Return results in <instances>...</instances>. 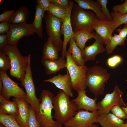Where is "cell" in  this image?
I'll use <instances>...</instances> for the list:
<instances>
[{
	"instance_id": "6da1fadb",
	"label": "cell",
	"mask_w": 127,
	"mask_h": 127,
	"mask_svg": "<svg viewBox=\"0 0 127 127\" xmlns=\"http://www.w3.org/2000/svg\"><path fill=\"white\" fill-rule=\"evenodd\" d=\"M52 103L55 112L53 118L61 125L73 117L78 111L77 106L62 90L53 97Z\"/></svg>"
},
{
	"instance_id": "7a4b0ae2",
	"label": "cell",
	"mask_w": 127,
	"mask_h": 127,
	"mask_svg": "<svg viewBox=\"0 0 127 127\" xmlns=\"http://www.w3.org/2000/svg\"><path fill=\"white\" fill-rule=\"evenodd\" d=\"M10 58L11 67L10 74L12 77L21 81L23 79L28 66L31 61V55L23 56L17 45L8 44L3 52Z\"/></svg>"
},
{
	"instance_id": "3957f363",
	"label": "cell",
	"mask_w": 127,
	"mask_h": 127,
	"mask_svg": "<svg viewBox=\"0 0 127 127\" xmlns=\"http://www.w3.org/2000/svg\"><path fill=\"white\" fill-rule=\"evenodd\" d=\"M110 74L107 69L95 65L87 67L86 80V86L95 97L104 93L105 83L109 79Z\"/></svg>"
},
{
	"instance_id": "277c9868",
	"label": "cell",
	"mask_w": 127,
	"mask_h": 127,
	"mask_svg": "<svg viewBox=\"0 0 127 127\" xmlns=\"http://www.w3.org/2000/svg\"><path fill=\"white\" fill-rule=\"evenodd\" d=\"M52 93L49 90H43L40 98L41 102L38 111L35 112L36 119L40 127H56L59 124L53 119L52 113L53 107Z\"/></svg>"
},
{
	"instance_id": "5b68a950",
	"label": "cell",
	"mask_w": 127,
	"mask_h": 127,
	"mask_svg": "<svg viewBox=\"0 0 127 127\" xmlns=\"http://www.w3.org/2000/svg\"><path fill=\"white\" fill-rule=\"evenodd\" d=\"M98 20L93 12L85 11L74 3L71 16L74 32L84 29L94 31L93 26Z\"/></svg>"
},
{
	"instance_id": "8992f818",
	"label": "cell",
	"mask_w": 127,
	"mask_h": 127,
	"mask_svg": "<svg viewBox=\"0 0 127 127\" xmlns=\"http://www.w3.org/2000/svg\"><path fill=\"white\" fill-rule=\"evenodd\" d=\"M66 68L71 79L73 89L76 91L85 89L87 71V67L85 65L79 66L73 60L70 52L67 51L66 55Z\"/></svg>"
},
{
	"instance_id": "52a82bcc",
	"label": "cell",
	"mask_w": 127,
	"mask_h": 127,
	"mask_svg": "<svg viewBox=\"0 0 127 127\" xmlns=\"http://www.w3.org/2000/svg\"><path fill=\"white\" fill-rule=\"evenodd\" d=\"M44 18L46 31L48 38L58 51H62L63 46L61 38L62 20L54 16L48 11Z\"/></svg>"
},
{
	"instance_id": "ba28073f",
	"label": "cell",
	"mask_w": 127,
	"mask_h": 127,
	"mask_svg": "<svg viewBox=\"0 0 127 127\" xmlns=\"http://www.w3.org/2000/svg\"><path fill=\"white\" fill-rule=\"evenodd\" d=\"M123 94V92L120 90L118 85H115L112 92L106 94L102 100L96 103L99 114L109 113L111 109L115 105L126 106L122 99Z\"/></svg>"
},
{
	"instance_id": "9c48e42d",
	"label": "cell",
	"mask_w": 127,
	"mask_h": 127,
	"mask_svg": "<svg viewBox=\"0 0 127 127\" xmlns=\"http://www.w3.org/2000/svg\"><path fill=\"white\" fill-rule=\"evenodd\" d=\"M99 115L98 111L90 112L79 110L64 125L65 127H92L95 123H96Z\"/></svg>"
},
{
	"instance_id": "30bf717a",
	"label": "cell",
	"mask_w": 127,
	"mask_h": 127,
	"mask_svg": "<svg viewBox=\"0 0 127 127\" xmlns=\"http://www.w3.org/2000/svg\"><path fill=\"white\" fill-rule=\"evenodd\" d=\"M0 79L3 84L2 95L4 98L9 100L11 97L26 100L27 95L26 92L19 86L18 84L9 77L6 72L0 71Z\"/></svg>"
},
{
	"instance_id": "8fae6325",
	"label": "cell",
	"mask_w": 127,
	"mask_h": 127,
	"mask_svg": "<svg viewBox=\"0 0 127 127\" xmlns=\"http://www.w3.org/2000/svg\"><path fill=\"white\" fill-rule=\"evenodd\" d=\"M30 61L28 66L24 77L21 81V84L24 88L27 95L26 100L30 104L35 112L39 107L40 101L37 97L35 85L33 81Z\"/></svg>"
},
{
	"instance_id": "7c38bea8",
	"label": "cell",
	"mask_w": 127,
	"mask_h": 127,
	"mask_svg": "<svg viewBox=\"0 0 127 127\" xmlns=\"http://www.w3.org/2000/svg\"><path fill=\"white\" fill-rule=\"evenodd\" d=\"M35 33L31 24L26 22L11 24L9 29L6 34L8 44L17 45L22 38L33 35Z\"/></svg>"
},
{
	"instance_id": "4fadbf2b",
	"label": "cell",
	"mask_w": 127,
	"mask_h": 127,
	"mask_svg": "<svg viewBox=\"0 0 127 127\" xmlns=\"http://www.w3.org/2000/svg\"><path fill=\"white\" fill-rule=\"evenodd\" d=\"M74 4V1H70V5L68 12L65 18L62 20L61 33L62 35H63L64 40L61 55V56L64 57H66L67 44L70 40L73 37L74 34L71 21V16Z\"/></svg>"
},
{
	"instance_id": "5bb4252c",
	"label": "cell",
	"mask_w": 127,
	"mask_h": 127,
	"mask_svg": "<svg viewBox=\"0 0 127 127\" xmlns=\"http://www.w3.org/2000/svg\"><path fill=\"white\" fill-rule=\"evenodd\" d=\"M95 41L91 45L85 46L81 50L82 56L84 61L94 60L98 54L104 52L105 50L103 44L104 41L96 33Z\"/></svg>"
},
{
	"instance_id": "9a60e30c",
	"label": "cell",
	"mask_w": 127,
	"mask_h": 127,
	"mask_svg": "<svg viewBox=\"0 0 127 127\" xmlns=\"http://www.w3.org/2000/svg\"><path fill=\"white\" fill-rule=\"evenodd\" d=\"M44 81L52 83L57 88L63 91L69 97H73L71 81L69 72L67 69L65 74H59L49 79L44 80Z\"/></svg>"
},
{
	"instance_id": "2e32d148",
	"label": "cell",
	"mask_w": 127,
	"mask_h": 127,
	"mask_svg": "<svg viewBox=\"0 0 127 127\" xmlns=\"http://www.w3.org/2000/svg\"><path fill=\"white\" fill-rule=\"evenodd\" d=\"M77 91V97L72 100L77 106L78 110L83 109L93 112L98 111L96 103L97 97L94 99L88 97L86 94L87 91L85 89L79 90Z\"/></svg>"
},
{
	"instance_id": "e0dca14e",
	"label": "cell",
	"mask_w": 127,
	"mask_h": 127,
	"mask_svg": "<svg viewBox=\"0 0 127 127\" xmlns=\"http://www.w3.org/2000/svg\"><path fill=\"white\" fill-rule=\"evenodd\" d=\"M93 29L106 45L110 42L112 33L115 30L114 23L112 21L98 20L93 26Z\"/></svg>"
},
{
	"instance_id": "ac0fdd59",
	"label": "cell",
	"mask_w": 127,
	"mask_h": 127,
	"mask_svg": "<svg viewBox=\"0 0 127 127\" xmlns=\"http://www.w3.org/2000/svg\"><path fill=\"white\" fill-rule=\"evenodd\" d=\"M13 99L16 101L18 108V114L14 117L15 119L22 127H29V103L24 99L15 98Z\"/></svg>"
},
{
	"instance_id": "d6986e66",
	"label": "cell",
	"mask_w": 127,
	"mask_h": 127,
	"mask_svg": "<svg viewBox=\"0 0 127 127\" xmlns=\"http://www.w3.org/2000/svg\"><path fill=\"white\" fill-rule=\"evenodd\" d=\"M62 56L54 60L42 59L41 63L47 75L55 74L59 70L66 67V60Z\"/></svg>"
},
{
	"instance_id": "ffe728a7",
	"label": "cell",
	"mask_w": 127,
	"mask_h": 127,
	"mask_svg": "<svg viewBox=\"0 0 127 127\" xmlns=\"http://www.w3.org/2000/svg\"><path fill=\"white\" fill-rule=\"evenodd\" d=\"M74 1L79 7L83 9L90 10L93 11L98 20H108L102 13L100 4L97 0L94 1L91 0H74Z\"/></svg>"
},
{
	"instance_id": "44dd1931",
	"label": "cell",
	"mask_w": 127,
	"mask_h": 127,
	"mask_svg": "<svg viewBox=\"0 0 127 127\" xmlns=\"http://www.w3.org/2000/svg\"><path fill=\"white\" fill-rule=\"evenodd\" d=\"M96 123L103 127H120L124 122L122 119L109 112L99 114Z\"/></svg>"
},
{
	"instance_id": "7402d4cb",
	"label": "cell",
	"mask_w": 127,
	"mask_h": 127,
	"mask_svg": "<svg viewBox=\"0 0 127 127\" xmlns=\"http://www.w3.org/2000/svg\"><path fill=\"white\" fill-rule=\"evenodd\" d=\"M11 101L5 99L0 94V114H4L12 116L14 117L17 115L18 108L16 101Z\"/></svg>"
},
{
	"instance_id": "603a6c76",
	"label": "cell",
	"mask_w": 127,
	"mask_h": 127,
	"mask_svg": "<svg viewBox=\"0 0 127 127\" xmlns=\"http://www.w3.org/2000/svg\"><path fill=\"white\" fill-rule=\"evenodd\" d=\"M73 38L77 46L81 50L83 49L85 46L87 41L92 38H95L96 32L94 31L87 29H84L74 32Z\"/></svg>"
},
{
	"instance_id": "cb8c5ba5",
	"label": "cell",
	"mask_w": 127,
	"mask_h": 127,
	"mask_svg": "<svg viewBox=\"0 0 127 127\" xmlns=\"http://www.w3.org/2000/svg\"><path fill=\"white\" fill-rule=\"evenodd\" d=\"M35 12L34 20L32 23L35 33L39 37L43 38V31L42 21L44 18L45 11L39 5H35Z\"/></svg>"
},
{
	"instance_id": "d4e9b609",
	"label": "cell",
	"mask_w": 127,
	"mask_h": 127,
	"mask_svg": "<svg viewBox=\"0 0 127 127\" xmlns=\"http://www.w3.org/2000/svg\"><path fill=\"white\" fill-rule=\"evenodd\" d=\"M69 47L68 50L70 53L71 58L77 65H85V62L82 56L81 50L77 46L73 37L71 38L68 43Z\"/></svg>"
},
{
	"instance_id": "484cf974",
	"label": "cell",
	"mask_w": 127,
	"mask_h": 127,
	"mask_svg": "<svg viewBox=\"0 0 127 127\" xmlns=\"http://www.w3.org/2000/svg\"><path fill=\"white\" fill-rule=\"evenodd\" d=\"M30 12L28 8L22 6L15 11L9 20L12 23L17 24L26 23L28 20Z\"/></svg>"
},
{
	"instance_id": "4316f807",
	"label": "cell",
	"mask_w": 127,
	"mask_h": 127,
	"mask_svg": "<svg viewBox=\"0 0 127 127\" xmlns=\"http://www.w3.org/2000/svg\"><path fill=\"white\" fill-rule=\"evenodd\" d=\"M42 52V59L54 60L59 58V52L49 38L44 45Z\"/></svg>"
},
{
	"instance_id": "83f0119b",
	"label": "cell",
	"mask_w": 127,
	"mask_h": 127,
	"mask_svg": "<svg viewBox=\"0 0 127 127\" xmlns=\"http://www.w3.org/2000/svg\"><path fill=\"white\" fill-rule=\"evenodd\" d=\"M125 40L118 34L114 33V36H112L109 42L106 46L105 50L107 54H110L112 53L118 45L125 46Z\"/></svg>"
},
{
	"instance_id": "f1b7e54d",
	"label": "cell",
	"mask_w": 127,
	"mask_h": 127,
	"mask_svg": "<svg viewBox=\"0 0 127 127\" xmlns=\"http://www.w3.org/2000/svg\"><path fill=\"white\" fill-rule=\"evenodd\" d=\"M69 8H63L50 3L48 12L54 16L62 20L67 15Z\"/></svg>"
},
{
	"instance_id": "f546056e",
	"label": "cell",
	"mask_w": 127,
	"mask_h": 127,
	"mask_svg": "<svg viewBox=\"0 0 127 127\" xmlns=\"http://www.w3.org/2000/svg\"><path fill=\"white\" fill-rule=\"evenodd\" d=\"M0 123L6 127H22L13 116L9 115L0 114Z\"/></svg>"
},
{
	"instance_id": "4dcf8cb0",
	"label": "cell",
	"mask_w": 127,
	"mask_h": 127,
	"mask_svg": "<svg viewBox=\"0 0 127 127\" xmlns=\"http://www.w3.org/2000/svg\"><path fill=\"white\" fill-rule=\"evenodd\" d=\"M111 15L114 23L115 30L119 26L122 24H127V13L120 14L118 13L112 12Z\"/></svg>"
},
{
	"instance_id": "1f68e13d",
	"label": "cell",
	"mask_w": 127,
	"mask_h": 127,
	"mask_svg": "<svg viewBox=\"0 0 127 127\" xmlns=\"http://www.w3.org/2000/svg\"><path fill=\"white\" fill-rule=\"evenodd\" d=\"M11 67V63L9 57L4 52H0V71L6 72Z\"/></svg>"
},
{
	"instance_id": "d6a6232c",
	"label": "cell",
	"mask_w": 127,
	"mask_h": 127,
	"mask_svg": "<svg viewBox=\"0 0 127 127\" xmlns=\"http://www.w3.org/2000/svg\"><path fill=\"white\" fill-rule=\"evenodd\" d=\"M123 60V58L121 56L114 55L108 59L107 61V64L109 67L114 68L121 64Z\"/></svg>"
},
{
	"instance_id": "836d02e7",
	"label": "cell",
	"mask_w": 127,
	"mask_h": 127,
	"mask_svg": "<svg viewBox=\"0 0 127 127\" xmlns=\"http://www.w3.org/2000/svg\"><path fill=\"white\" fill-rule=\"evenodd\" d=\"M110 111L113 114L118 118L124 119H127V115L120 106L116 105L114 106Z\"/></svg>"
},
{
	"instance_id": "e575fe53",
	"label": "cell",
	"mask_w": 127,
	"mask_h": 127,
	"mask_svg": "<svg viewBox=\"0 0 127 127\" xmlns=\"http://www.w3.org/2000/svg\"><path fill=\"white\" fill-rule=\"evenodd\" d=\"M101 6V12L103 15L109 20L112 21V18L109 10L107 8V0H97Z\"/></svg>"
},
{
	"instance_id": "d590c367",
	"label": "cell",
	"mask_w": 127,
	"mask_h": 127,
	"mask_svg": "<svg viewBox=\"0 0 127 127\" xmlns=\"http://www.w3.org/2000/svg\"><path fill=\"white\" fill-rule=\"evenodd\" d=\"M29 127H40L36 118L35 112L31 106L29 107Z\"/></svg>"
},
{
	"instance_id": "8d00e7d4",
	"label": "cell",
	"mask_w": 127,
	"mask_h": 127,
	"mask_svg": "<svg viewBox=\"0 0 127 127\" xmlns=\"http://www.w3.org/2000/svg\"><path fill=\"white\" fill-rule=\"evenodd\" d=\"M113 12H117L120 14L127 13V0L121 4L116 5L112 8Z\"/></svg>"
},
{
	"instance_id": "74e56055",
	"label": "cell",
	"mask_w": 127,
	"mask_h": 127,
	"mask_svg": "<svg viewBox=\"0 0 127 127\" xmlns=\"http://www.w3.org/2000/svg\"><path fill=\"white\" fill-rule=\"evenodd\" d=\"M50 2L61 8L65 9L69 8L70 1L68 0H50Z\"/></svg>"
},
{
	"instance_id": "f35d334b",
	"label": "cell",
	"mask_w": 127,
	"mask_h": 127,
	"mask_svg": "<svg viewBox=\"0 0 127 127\" xmlns=\"http://www.w3.org/2000/svg\"><path fill=\"white\" fill-rule=\"evenodd\" d=\"M9 20L1 22L0 23V34H5L8 31L11 24Z\"/></svg>"
},
{
	"instance_id": "ab89813d",
	"label": "cell",
	"mask_w": 127,
	"mask_h": 127,
	"mask_svg": "<svg viewBox=\"0 0 127 127\" xmlns=\"http://www.w3.org/2000/svg\"><path fill=\"white\" fill-rule=\"evenodd\" d=\"M15 11L13 9L4 11V12L0 15V21L9 20Z\"/></svg>"
},
{
	"instance_id": "60d3db41",
	"label": "cell",
	"mask_w": 127,
	"mask_h": 127,
	"mask_svg": "<svg viewBox=\"0 0 127 127\" xmlns=\"http://www.w3.org/2000/svg\"><path fill=\"white\" fill-rule=\"evenodd\" d=\"M7 37L6 34L0 35V52H3L8 45Z\"/></svg>"
},
{
	"instance_id": "b9f144b4",
	"label": "cell",
	"mask_w": 127,
	"mask_h": 127,
	"mask_svg": "<svg viewBox=\"0 0 127 127\" xmlns=\"http://www.w3.org/2000/svg\"><path fill=\"white\" fill-rule=\"evenodd\" d=\"M36 2L45 12L48 11L50 3V0H37Z\"/></svg>"
},
{
	"instance_id": "7bdbcfd3",
	"label": "cell",
	"mask_w": 127,
	"mask_h": 127,
	"mask_svg": "<svg viewBox=\"0 0 127 127\" xmlns=\"http://www.w3.org/2000/svg\"><path fill=\"white\" fill-rule=\"evenodd\" d=\"M116 31L119 36L125 40L127 36V24H125L123 28L116 29Z\"/></svg>"
},
{
	"instance_id": "ee69618b",
	"label": "cell",
	"mask_w": 127,
	"mask_h": 127,
	"mask_svg": "<svg viewBox=\"0 0 127 127\" xmlns=\"http://www.w3.org/2000/svg\"><path fill=\"white\" fill-rule=\"evenodd\" d=\"M3 86V84L2 81L1 79H0V94H1Z\"/></svg>"
},
{
	"instance_id": "f6af8a7d",
	"label": "cell",
	"mask_w": 127,
	"mask_h": 127,
	"mask_svg": "<svg viewBox=\"0 0 127 127\" xmlns=\"http://www.w3.org/2000/svg\"><path fill=\"white\" fill-rule=\"evenodd\" d=\"M121 107L127 115V107H125L123 106H122Z\"/></svg>"
},
{
	"instance_id": "bcb514c9",
	"label": "cell",
	"mask_w": 127,
	"mask_h": 127,
	"mask_svg": "<svg viewBox=\"0 0 127 127\" xmlns=\"http://www.w3.org/2000/svg\"><path fill=\"white\" fill-rule=\"evenodd\" d=\"M120 127H127V122L126 123H124Z\"/></svg>"
},
{
	"instance_id": "7dc6e473",
	"label": "cell",
	"mask_w": 127,
	"mask_h": 127,
	"mask_svg": "<svg viewBox=\"0 0 127 127\" xmlns=\"http://www.w3.org/2000/svg\"><path fill=\"white\" fill-rule=\"evenodd\" d=\"M62 127V125L59 124L56 127Z\"/></svg>"
},
{
	"instance_id": "c3c4849f",
	"label": "cell",
	"mask_w": 127,
	"mask_h": 127,
	"mask_svg": "<svg viewBox=\"0 0 127 127\" xmlns=\"http://www.w3.org/2000/svg\"><path fill=\"white\" fill-rule=\"evenodd\" d=\"M0 127H6L4 125L0 123Z\"/></svg>"
},
{
	"instance_id": "681fc988",
	"label": "cell",
	"mask_w": 127,
	"mask_h": 127,
	"mask_svg": "<svg viewBox=\"0 0 127 127\" xmlns=\"http://www.w3.org/2000/svg\"><path fill=\"white\" fill-rule=\"evenodd\" d=\"M92 127H99L97 125L95 124V123H94Z\"/></svg>"
}]
</instances>
